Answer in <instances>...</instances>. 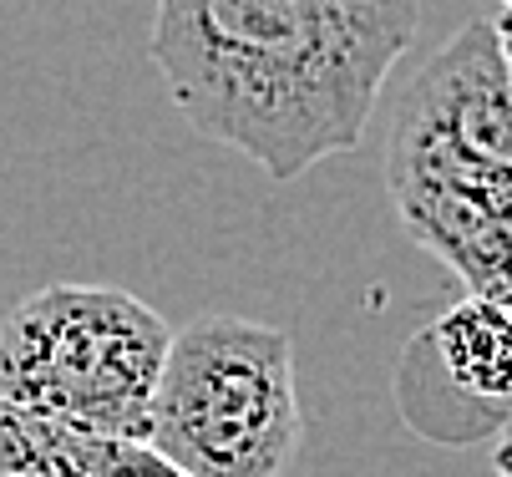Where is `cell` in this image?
Wrapping results in <instances>:
<instances>
[{
    "label": "cell",
    "mask_w": 512,
    "mask_h": 477,
    "mask_svg": "<svg viewBox=\"0 0 512 477\" xmlns=\"http://www.w3.org/2000/svg\"><path fill=\"white\" fill-rule=\"evenodd\" d=\"M416 26V0H153L148 51L193 132L289 183L360 143Z\"/></svg>",
    "instance_id": "obj_1"
},
{
    "label": "cell",
    "mask_w": 512,
    "mask_h": 477,
    "mask_svg": "<svg viewBox=\"0 0 512 477\" xmlns=\"http://www.w3.org/2000/svg\"><path fill=\"white\" fill-rule=\"evenodd\" d=\"M173 330L117 285H46L0 320V401L92 437L148 442Z\"/></svg>",
    "instance_id": "obj_2"
},
{
    "label": "cell",
    "mask_w": 512,
    "mask_h": 477,
    "mask_svg": "<svg viewBox=\"0 0 512 477\" xmlns=\"http://www.w3.org/2000/svg\"><path fill=\"white\" fill-rule=\"evenodd\" d=\"M300 437L295 346L284 330L224 310L173 330L148 447L188 477H279L295 462Z\"/></svg>",
    "instance_id": "obj_3"
},
{
    "label": "cell",
    "mask_w": 512,
    "mask_h": 477,
    "mask_svg": "<svg viewBox=\"0 0 512 477\" xmlns=\"http://www.w3.org/2000/svg\"><path fill=\"white\" fill-rule=\"evenodd\" d=\"M391 183L452 188L512 214V82L492 21L462 26L411 77L386 143Z\"/></svg>",
    "instance_id": "obj_4"
},
{
    "label": "cell",
    "mask_w": 512,
    "mask_h": 477,
    "mask_svg": "<svg viewBox=\"0 0 512 477\" xmlns=\"http://www.w3.org/2000/svg\"><path fill=\"white\" fill-rule=\"evenodd\" d=\"M401 406L421 432L431 417H462V442L502 432L512 422V310L467 295L426 325L401 361Z\"/></svg>",
    "instance_id": "obj_5"
},
{
    "label": "cell",
    "mask_w": 512,
    "mask_h": 477,
    "mask_svg": "<svg viewBox=\"0 0 512 477\" xmlns=\"http://www.w3.org/2000/svg\"><path fill=\"white\" fill-rule=\"evenodd\" d=\"M0 477H188L158 447L92 437L0 401Z\"/></svg>",
    "instance_id": "obj_6"
},
{
    "label": "cell",
    "mask_w": 512,
    "mask_h": 477,
    "mask_svg": "<svg viewBox=\"0 0 512 477\" xmlns=\"http://www.w3.org/2000/svg\"><path fill=\"white\" fill-rule=\"evenodd\" d=\"M492 31H497V46H502V66H507V82H512V11H497Z\"/></svg>",
    "instance_id": "obj_7"
},
{
    "label": "cell",
    "mask_w": 512,
    "mask_h": 477,
    "mask_svg": "<svg viewBox=\"0 0 512 477\" xmlns=\"http://www.w3.org/2000/svg\"><path fill=\"white\" fill-rule=\"evenodd\" d=\"M497 477H512V422L502 427V442H497Z\"/></svg>",
    "instance_id": "obj_8"
},
{
    "label": "cell",
    "mask_w": 512,
    "mask_h": 477,
    "mask_svg": "<svg viewBox=\"0 0 512 477\" xmlns=\"http://www.w3.org/2000/svg\"><path fill=\"white\" fill-rule=\"evenodd\" d=\"M502 6H507V11H512V0H502Z\"/></svg>",
    "instance_id": "obj_9"
}]
</instances>
